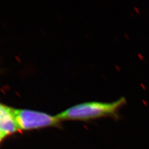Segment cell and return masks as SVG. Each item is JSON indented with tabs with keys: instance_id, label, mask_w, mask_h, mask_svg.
<instances>
[{
	"instance_id": "obj_2",
	"label": "cell",
	"mask_w": 149,
	"mask_h": 149,
	"mask_svg": "<svg viewBox=\"0 0 149 149\" xmlns=\"http://www.w3.org/2000/svg\"><path fill=\"white\" fill-rule=\"evenodd\" d=\"M15 116L19 130H30L58 125V118L47 113L26 109H15Z\"/></svg>"
},
{
	"instance_id": "obj_3",
	"label": "cell",
	"mask_w": 149,
	"mask_h": 149,
	"mask_svg": "<svg viewBox=\"0 0 149 149\" xmlns=\"http://www.w3.org/2000/svg\"><path fill=\"white\" fill-rule=\"evenodd\" d=\"M0 129L6 136L19 130L16 122L14 109L0 104Z\"/></svg>"
},
{
	"instance_id": "obj_4",
	"label": "cell",
	"mask_w": 149,
	"mask_h": 149,
	"mask_svg": "<svg viewBox=\"0 0 149 149\" xmlns=\"http://www.w3.org/2000/svg\"><path fill=\"white\" fill-rule=\"evenodd\" d=\"M6 136L4 135V134L2 133V132L1 131V130L0 129V143H1V141H2V140L5 138Z\"/></svg>"
},
{
	"instance_id": "obj_1",
	"label": "cell",
	"mask_w": 149,
	"mask_h": 149,
	"mask_svg": "<svg viewBox=\"0 0 149 149\" xmlns=\"http://www.w3.org/2000/svg\"><path fill=\"white\" fill-rule=\"evenodd\" d=\"M127 103L121 97L112 102H86L71 107L56 116L61 120L90 122L104 118H119V111Z\"/></svg>"
}]
</instances>
